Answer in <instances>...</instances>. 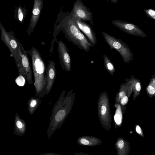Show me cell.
Instances as JSON below:
<instances>
[{"label":"cell","mask_w":155,"mask_h":155,"mask_svg":"<svg viewBox=\"0 0 155 155\" xmlns=\"http://www.w3.org/2000/svg\"><path fill=\"white\" fill-rule=\"evenodd\" d=\"M19 54L21 63L24 77L29 84L33 83L32 72L29 61L27 52L22 45L20 43L19 46Z\"/></svg>","instance_id":"cell-9"},{"label":"cell","mask_w":155,"mask_h":155,"mask_svg":"<svg viewBox=\"0 0 155 155\" xmlns=\"http://www.w3.org/2000/svg\"><path fill=\"white\" fill-rule=\"evenodd\" d=\"M111 2L113 4L117 3V2L118 0H110Z\"/></svg>","instance_id":"cell-27"},{"label":"cell","mask_w":155,"mask_h":155,"mask_svg":"<svg viewBox=\"0 0 155 155\" xmlns=\"http://www.w3.org/2000/svg\"><path fill=\"white\" fill-rule=\"evenodd\" d=\"M25 78L21 75H20L16 79L15 81H20L17 84L21 86H23L25 84Z\"/></svg>","instance_id":"cell-23"},{"label":"cell","mask_w":155,"mask_h":155,"mask_svg":"<svg viewBox=\"0 0 155 155\" xmlns=\"http://www.w3.org/2000/svg\"><path fill=\"white\" fill-rule=\"evenodd\" d=\"M115 146L118 155H127L129 153L130 147L129 143L122 138H118Z\"/></svg>","instance_id":"cell-17"},{"label":"cell","mask_w":155,"mask_h":155,"mask_svg":"<svg viewBox=\"0 0 155 155\" xmlns=\"http://www.w3.org/2000/svg\"><path fill=\"white\" fill-rule=\"evenodd\" d=\"M72 17L80 20L89 21L92 25L93 15L91 12L80 0H76L71 12Z\"/></svg>","instance_id":"cell-8"},{"label":"cell","mask_w":155,"mask_h":155,"mask_svg":"<svg viewBox=\"0 0 155 155\" xmlns=\"http://www.w3.org/2000/svg\"><path fill=\"white\" fill-rule=\"evenodd\" d=\"M66 90H63L54 104L50 118L47 136L49 139L57 129H59L70 114L74 104L75 94L72 90L66 96Z\"/></svg>","instance_id":"cell-1"},{"label":"cell","mask_w":155,"mask_h":155,"mask_svg":"<svg viewBox=\"0 0 155 155\" xmlns=\"http://www.w3.org/2000/svg\"><path fill=\"white\" fill-rule=\"evenodd\" d=\"M103 57L105 67L108 72L112 76H113L116 69L114 66L109 58L105 54H103Z\"/></svg>","instance_id":"cell-19"},{"label":"cell","mask_w":155,"mask_h":155,"mask_svg":"<svg viewBox=\"0 0 155 155\" xmlns=\"http://www.w3.org/2000/svg\"><path fill=\"white\" fill-rule=\"evenodd\" d=\"M146 90L147 94L150 97H153L155 93V75L152 76L150 81L146 88Z\"/></svg>","instance_id":"cell-20"},{"label":"cell","mask_w":155,"mask_h":155,"mask_svg":"<svg viewBox=\"0 0 155 155\" xmlns=\"http://www.w3.org/2000/svg\"><path fill=\"white\" fill-rule=\"evenodd\" d=\"M59 60L63 69L69 72L71 69V59L68 53V50L62 41H58Z\"/></svg>","instance_id":"cell-10"},{"label":"cell","mask_w":155,"mask_h":155,"mask_svg":"<svg viewBox=\"0 0 155 155\" xmlns=\"http://www.w3.org/2000/svg\"><path fill=\"white\" fill-rule=\"evenodd\" d=\"M17 15V18L19 22L22 24L26 15V11L25 8L21 6L16 8L15 9Z\"/></svg>","instance_id":"cell-21"},{"label":"cell","mask_w":155,"mask_h":155,"mask_svg":"<svg viewBox=\"0 0 155 155\" xmlns=\"http://www.w3.org/2000/svg\"><path fill=\"white\" fill-rule=\"evenodd\" d=\"M73 19L79 29L83 32L88 39L92 45V48L94 47L97 43V39L91 26L82 21Z\"/></svg>","instance_id":"cell-13"},{"label":"cell","mask_w":155,"mask_h":155,"mask_svg":"<svg viewBox=\"0 0 155 155\" xmlns=\"http://www.w3.org/2000/svg\"><path fill=\"white\" fill-rule=\"evenodd\" d=\"M125 81L128 95L130 94L132 91H133L134 97L136 98L140 94L141 90V81L138 79L135 78L134 75H131L129 79L126 78Z\"/></svg>","instance_id":"cell-14"},{"label":"cell","mask_w":155,"mask_h":155,"mask_svg":"<svg viewBox=\"0 0 155 155\" xmlns=\"http://www.w3.org/2000/svg\"><path fill=\"white\" fill-rule=\"evenodd\" d=\"M43 0H34L31 16L30 23L27 30L29 36L33 31L40 15L42 8Z\"/></svg>","instance_id":"cell-12"},{"label":"cell","mask_w":155,"mask_h":155,"mask_svg":"<svg viewBox=\"0 0 155 155\" xmlns=\"http://www.w3.org/2000/svg\"><path fill=\"white\" fill-rule=\"evenodd\" d=\"M26 130V124L25 121L18 115L17 111L15 112L14 133L16 135L23 136Z\"/></svg>","instance_id":"cell-15"},{"label":"cell","mask_w":155,"mask_h":155,"mask_svg":"<svg viewBox=\"0 0 155 155\" xmlns=\"http://www.w3.org/2000/svg\"><path fill=\"white\" fill-rule=\"evenodd\" d=\"M143 11L147 16L154 20H155V11L152 9H145Z\"/></svg>","instance_id":"cell-22"},{"label":"cell","mask_w":155,"mask_h":155,"mask_svg":"<svg viewBox=\"0 0 155 155\" xmlns=\"http://www.w3.org/2000/svg\"><path fill=\"white\" fill-rule=\"evenodd\" d=\"M1 31V39L8 48L15 61L18 74L24 77L21 63L19 54V46L20 43L16 38L12 31L7 32L0 21Z\"/></svg>","instance_id":"cell-4"},{"label":"cell","mask_w":155,"mask_h":155,"mask_svg":"<svg viewBox=\"0 0 155 155\" xmlns=\"http://www.w3.org/2000/svg\"><path fill=\"white\" fill-rule=\"evenodd\" d=\"M64 26V32L68 40L80 49L88 52L92 45L81 32L73 18H69L66 21Z\"/></svg>","instance_id":"cell-3"},{"label":"cell","mask_w":155,"mask_h":155,"mask_svg":"<svg viewBox=\"0 0 155 155\" xmlns=\"http://www.w3.org/2000/svg\"><path fill=\"white\" fill-rule=\"evenodd\" d=\"M56 76L55 63L53 61L50 60L47 67L46 85L45 89L38 97L40 98H42L49 93L53 87Z\"/></svg>","instance_id":"cell-11"},{"label":"cell","mask_w":155,"mask_h":155,"mask_svg":"<svg viewBox=\"0 0 155 155\" xmlns=\"http://www.w3.org/2000/svg\"><path fill=\"white\" fill-rule=\"evenodd\" d=\"M135 129L137 133L140 134L142 137H143L142 131L140 127L138 125H136Z\"/></svg>","instance_id":"cell-25"},{"label":"cell","mask_w":155,"mask_h":155,"mask_svg":"<svg viewBox=\"0 0 155 155\" xmlns=\"http://www.w3.org/2000/svg\"><path fill=\"white\" fill-rule=\"evenodd\" d=\"M28 52L31 59L35 91L34 97H38L46 85L47 67L36 48L32 47Z\"/></svg>","instance_id":"cell-2"},{"label":"cell","mask_w":155,"mask_h":155,"mask_svg":"<svg viewBox=\"0 0 155 155\" xmlns=\"http://www.w3.org/2000/svg\"><path fill=\"white\" fill-rule=\"evenodd\" d=\"M119 100L121 104L124 106L127 103L128 101V98L127 95H126L120 98Z\"/></svg>","instance_id":"cell-24"},{"label":"cell","mask_w":155,"mask_h":155,"mask_svg":"<svg viewBox=\"0 0 155 155\" xmlns=\"http://www.w3.org/2000/svg\"><path fill=\"white\" fill-rule=\"evenodd\" d=\"M74 155H88V154L85 153H83L80 152V153H77L74 154Z\"/></svg>","instance_id":"cell-28"},{"label":"cell","mask_w":155,"mask_h":155,"mask_svg":"<svg viewBox=\"0 0 155 155\" xmlns=\"http://www.w3.org/2000/svg\"><path fill=\"white\" fill-rule=\"evenodd\" d=\"M102 34L110 50L117 51L121 55L124 63L128 64L133 59V54L125 42L104 32H102Z\"/></svg>","instance_id":"cell-5"},{"label":"cell","mask_w":155,"mask_h":155,"mask_svg":"<svg viewBox=\"0 0 155 155\" xmlns=\"http://www.w3.org/2000/svg\"><path fill=\"white\" fill-rule=\"evenodd\" d=\"M102 143V141L98 138L89 136L79 137L77 140V143L80 145L89 146H94Z\"/></svg>","instance_id":"cell-16"},{"label":"cell","mask_w":155,"mask_h":155,"mask_svg":"<svg viewBox=\"0 0 155 155\" xmlns=\"http://www.w3.org/2000/svg\"><path fill=\"white\" fill-rule=\"evenodd\" d=\"M40 98L38 97H31L28 101V108L29 114L32 115L36 110L41 103Z\"/></svg>","instance_id":"cell-18"},{"label":"cell","mask_w":155,"mask_h":155,"mask_svg":"<svg viewBox=\"0 0 155 155\" xmlns=\"http://www.w3.org/2000/svg\"><path fill=\"white\" fill-rule=\"evenodd\" d=\"M111 23L121 31L128 34L141 38L147 37L145 33L134 24L120 19L114 20Z\"/></svg>","instance_id":"cell-7"},{"label":"cell","mask_w":155,"mask_h":155,"mask_svg":"<svg viewBox=\"0 0 155 155\" xmlns=\"http://www.w3.org/2000/svg\"><path fill=\"white\" fill-rule=\"evenodd\" d=\"M41 155H60L58 153H44Z\"/></svg>","instance_id":"cell-26"},{"label":"cell","mask_w":155,"mask_h":155,"mask_svg":"<svg viewBox=\"0 0 155 155\" xmlns=\"http://www.w3.org/2000/svg\"><path fill=\"white\" fill-rule=\"evenodd\" d=\"M98 113L101 124L106 130L111 128L112 122L109 102L107 94L103 91L99 97L98 101Z\"/></svg>","instance_id":"cell-6"},{"label":"cell","mask_w":155,"mask_h":155,"mask_svg":"<svg viewBox=\"0 0 155 155\" xmlns=\"http://www.w3.org/2000/svg\"><path fill=\"white\" fill-rule=\"evenodd\" d=\"M122 0H120V1H122Z\"/></svg>","instance_id":"cell-29"}]
</instances>
